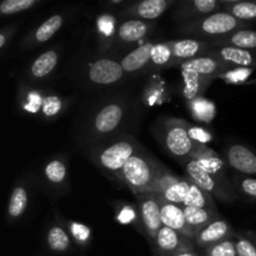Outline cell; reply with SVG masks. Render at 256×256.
Segmentation results:
<instances>
[{
	"mask_svg": "<svg viewBox=\"0 0 256 256\" xmlns=\"http://www.w3.org/2000/svg\"><path fill=\"white\" fill-rule=\"evenodd\" d=\"M132 112V99L126 95H112L100 100L90 110L80 128L82 146L90 149L122 134Z\"/></svg>",
	"mask_w": 256,
	"mask_h": 256,
	"instance_id": "obj_1",
	"label": "cell"
},
{
	"mask_svg": "<svg viewBox=\"0 0 256 256\" xmlns=\"http://www.w3.org/2000/svg\"><path fill=\"white\" fill-rule=\"evenodd\" d=\"M142 148V144L134 136L120 134L88 149V156L105 174L119 180L124 165Z\"/></svg>",
	"mask_w": 256,
	"mask_h": 256,
	"instance_id": "obj_2",
	"label": "cell"
},
{
	"mask_svg": "<svg viewBox=\"0 0 256 256\" xmlns=\"http://www.w3.org/2000/svg\"><path fill=\"white\" fill-rule=\"evenodd\" d=\"M152 132L165 148L179 162L192 159L208 149V145L199 144L190 138L184 119L160 118L152 128Z\"/></svg>",
	"mask_w": 256,
	"mask_h": 256,
	"instance_id": "obj_3",
	"label": "cell"
},
{
	"mask_svg": "<svg viewBox=\"0 0 256 256\" xmlns=\"http://www.w3.org/2000/svg\"><path fill=\"white\" fill-rule=\"evenodd\" d=\"M249 28L250 24L235 19L228 12H216L200 19L184 22L176 28V32L186 36H192V39L212 42L238 30L249 29Z\"/></svg>",
	"mask_w": 256,
	"mask_h": 256,
	"instance_id": "obj_4",
	"label": "cell"
},
{
	"mask_svg": "<svg viewBox=\"0 0 256 256\" xmlns=\"http://www.w3.org/2000/svg\"><path fill=\"white\" fill-rule=\"evenodd\" d=\"M158 164L159 160L142 148L124 165L119 182H124L134 195L152 192Z\"/></svg>",
	"mask_w": 256,
	"mask_h": 256,
	"instance_id": "obj_5",
	"label": "cell"
},
{
	"mask_svg": "<svg viewBox=\"0 0 256 256\" xmlns=\"http://www.w3.org/2000/svg\"><path fill=\"white\" fill-rule=\"evenodd\" d=\"M179 162L184 168L188 179L192 184L196 185L198 188L208 192L214 199H218L224 202H232L239 199L234 188L226 186V185L222 184L216 178L209 174L204 168H202V165L198 164L195 160L186 159Z\"/></svg>",
	"mask_w": 256,
	"mask_h": 256,
	"instance_id": "obj_6",
	"label": "cell"
},
{
	"mask_svg": "<svg viewBox=\"0 0 256 256\" xmlns=\"http://www.w3.org/2000/svg\"><path fill=\"white\" fill-rule=\"evenodd\" d=\"M126 78L120 60L112 56H102L94 60L84 72L85 82L95 88H110L120 84Z\"/></svg>",
	"mask_w": 256,
	"mask_h": 256,
	"instance_id": "obj_7",
	"label": "cell"
},
{
	"mask_svg": "<svg viewBox=\"0 0 256 256\" xmlns=\"http://www.w3.org/2000/svg\"><path fill=\"white\" fill-rule=\"evenodd\" d=\"M156 28L154 22H142L138 19H124L118 22L114 35L110 40L109 49H119L135 45L146 39Z\"/></svg>",
	"mask_w": 256,
	"mask_h": 256,
	"instance_id": "obj_8",
	"label": "cell"
},
{
	"mask_svg": "<svg viewBox=\"0 0 256 256\" xmlns=\"http://www.w3.org/2000/svg\"><path fill=\"white\" fill-rule=\"evenodd\" d=\"M42 180L54 195L65 194L69 189V159L64 154L49 158L42 168Z\"/></svg>",
	"mask_w": 256,
	"mask_h": 256,
	"instance_id": "obj_9",
	"label": "cell"
},
{
	"mask_svg": "<svg viewBox=\"0 0 256 256\" xmlns=\"http://www.w3.org/2000/svg\"><path fill=\"white\" fill-rule=\"evenodd\" d=\"M138 202V212L142 222L144 235L150 242L155 239L158 232L162 226L160 219V199L159 195L146 192L135 195Z\"/></svg>",
	"mask_w": 256,
	"mask_h": 256,
	"instance_id": "obj_10",
	"label": "cell"
},
{
	"mask_svg": "<svg viewBox=\"0 0 256 256\" xmlns=\"http://www.w3.org/2000/svg\"><path fill=\"white\" fill-rule=\"evenodd\" d=\"M224 162L236 174L256 176V150L240 142H230L224 150Z\"/></svg>",
	"mask_w": 256,
	"mask_h": 256,
	"instance_id": "obj_11",
	"label": "cell"
},
{
	"mask_svg": "<svg viewBox=\"0 0 256 256\" xmlns=\"http://www.w3.org/2000/svg\"><path fill=\"white\" fill-rule=\"evenodd\" d=\"M176 4L175 0H142V2H129L126 6L120 12V16L124 19H138L142 22H154L159 19L166 10Z\"/></svg>",
	"mask_w": 256,
	"mask_h": 256,
	"instance_id": "obj_12",
	"label": "cell"
},
{
	"mask_svg": "<svg viewBox=\"0 0 256 256\" xmlns=\"http://www.w3.org/2000/svg\"><path fill=\"white\" fill-rule=\"evenodd\" d=\"M168 45L172 52V68L182 64L194 58L202 56L206 54L209 50L214 48V45L206 40L192 39V38H185L179 40H168Z\"/></svg>",
	"mask_w": 256,
	"mask_h": 256,
	"instance_id": "obj_13",
	"label": "cell"
},
{
	"mask_svg": "<svg viewBox=\"0 0 256 256\" xmlns=\"http://www.w3.org/2000/svg\"><path fill=\"white\" fill-rule=\"evenodd\" d=\"M66 20L68 12H56V14L50 15L48 19H45L42 24L38 25L22 39V49H32V48L40 46V45L48 42L58 32H60Z\"/></svg>",
	"mask_w": 256,
	"mask_h": 256,
	"instance_id": "obj_14",
	"label": "cell"
},
{
	"mask_svg": "<svg viewBox=\"0 0 256 256\" xmlns=\"http://www.w3.org/2000/svg\"><path fill=\"white\" fill-rule=\"evenodd\" d=\"M216 12H222L220 0H184L176 4L172 20L184 24Z\"/></svg>",
	"mask_w": 256,
	"mask_h": 256,
	"instance_id": "obj_15",
	"label": "cell"
},
{
	"mask_svg": "<svg viewBox=\"0 0 256 256\" xmlns=\"http://www.w3.org/2000/svg\"><path fill=\"white\" fill-rule=\"evenodd\" d=\"M30 204V185L29 179L20 178L16 180L10 192L6 206V222L14 224L20 222L26 214Z\"/></svg>",
	"mask_w": 256,
	"mask_h": 256,
	"instance_id": "obj_16",
	"label": "cell"
},
{
	"mask_svg": "<svg viewBox=\"0 0 256 256\" xmlns=\"http://www.w3.org/2000/svg\"><path fill=\"white\" fill-rule=\"evenodd\" d=\"M152 46L154 42H142L128 52L122 59H120V64L126 76H134V75L146 74L152 72Z\"/></svg>",
	"mask_w": 256,
	"mask_h": 256,
	"instance_id": "obj_17",
	"label": "cell"
},
{
	"mask_svg": "<svg viewBox=\"0 0 256 256\" xmlns=\"http://www.w3.org/2000/svg\"><path fill=\"white\" fill-rule=\"evenodd\" d=\"M234 235L235 230L232 229V225L220 216L216 220L209 222L204 228L198 230L195 232L192 242H194L195 246H199L202 249H204V248L215 244V242H219L225 239H229V238H232Z\"/></svg>",
	"mask_w": 256,
	"mask_h": 256,
	"instance_id": "obj_18",
	"label": "cell"
},
{
	"mask_svg": "<svg viewBox=\"0 0 256 256\" xmlns=\"http://www.w3.org/2000/svg\"><path fill=\"white\" fill-rule=\"evenodd\" d=\"M60 60L59 48H50L40 55H38L26 70V80L30 84L46 79L54 72Z\"/></svg>",
	"mask_w": 256,
	"mask_h": 256,
	"instance_id": "obj_19",
	"label": "cell"
},
{
	"mask_svg": "<svg viewBox=\"0 0 256 256\" xmlns=\"http://www.w3.org/2000/svg\"><path fill=\"white\" fill-rule=\"evenodd\" d=\"M205 55L220 60L232 68L256 69V52L234 46H216L209 50Z\"/></svg>",
	"mask_w": 256,
	"mask_h": 256,
	"instance_id": "obj_20",
	"label": "cell"
},
{
	"mask_svg": "<svg viewBox=\"0 0 256 256\" xmlns=\"http://www.w3.org/2000/svg\"><path fill=\"white\" fill-rule=\"evenodd\" d=\"M150 244H152L155 256H168L178 250L192 246L194 242L178 232H174L166 226H162L155 239Z\"/></svg>",
	"mask_w": 256,
	"mask_h": 256,
	"instance_id": "obj_21",
	"label": "cell"
},
{
	"mask_svg": "<svg viewBox=\"0 0 256 256\" xmlns=\"http://www.w3.org/2000/svg\"><path fill=\"white\" fill-rule=\"evenodd\" d=\"M160 199V219H162V226H166L169 229L178 232L179 234L184 235L189 240L194 239L195 232H192L186 224L184 212H182V205L172 204L166 202L159 195Z\"/></svg>",
	"mask_w": 256,
	"mask_h": 256,
	"instance_id": "obj_22",
	"label": "cell"
},
{
	"mask_svg": "<svg viewBox=\"0 0 256 256\" xmlns=\"http://www.w3.org/2000/svg\"><path fill=\"white\" fill-rule=\"evenodd\" d=\"M45 245L50 252L56 255L66 254L72 249V240L59 215L48 225L45 232Z\"/></svg>",
	"mask_w": 256,
	"mask_h": 256,
	"instance_id": "obj_23",
	"label": "cell"
},
{
	"mask_svg": "<svg viewBox=\"0 0 256 256\" xmlns=\"http://www.w3.org/2000/svg\"><path fill=\"white\" fill-rule=\"evenodd\" d=\"M182 72H192L202 76L214 78L216 80V76L220 74H224L228 70L232 69V66L220 62V60L214 59L208 55H202V56L194 58L188 62H184L179 65Z\"/></svg>",
	"mask_w": 256,
	"mask_h": 256,
	"instance_id": "obj_24",
	"label": "cell"
},
{
	"mask_svg": "<svg viewBox=\"0 0 256 256\" xmlns=\"http://www.w3.org/2000/svg\"><path fill=\"white\" fill-rule=\"evenodd\" d=\"M192 159L195 160L198 164L202 165V168H204L209 174L216 178L222 184L226 185V186H232V182L228 180L226 164H225L224 159L220 158L218 152L212 150V148H208L204 152L192 158Z\"/></svg>",
	"mask_w": 256,
	"mask_h": 256,
	"instance_id": "obj_25",
	"label": "cell"
},
{
	"mask_svg": "<svg viewBox=\"0 0 256 256\" xmlns=\"http://www.w3.org/2000/svg\"><path fill=\"white\" fill-rule=\"evenodd\" d=\"M214 48L216 46H234L239 49L256 52V30L254 29H242L238 32H232L229 35L219 38V39L212 40Z\"/></svg>",
	"mask_w": 256,
	"mask_h": 256,
	"instance_id": "obj_26",
	"label": "cell"
},
{
	"mask_svg": "<svg viewBox=\"0 0 256 256\" xmlns=\"http://www.w3.org/2000/svg\"><path fill=\"white\" fill-rule=\"evenodd\" d=\"M44 94L45 92L42 90L29 86L25 82H20L18 89V105L28 115L39 116Z\"/></svg>",
	"mask_w": 256,
	"mask_h": 256,
	"instance_id": "obj_27",
	"label": "cell"
},
{
	"mask_svg": "<svg viewBox=\"0 0 256 256\" xmlns=\"http://www.w3.org/2000/svg\"><path fill=\"white\" fill-rule=\"evenodd\" d=\"M222 12H228L240 22H256V0H220Z\"/></svg>",
	"mask_w": 256,
	"mask_h": 256,
	"instance_id": "obj_28",
	"label": "cell"
},
{
	"mask_svg": "<svg viewBox=\"0 0 256 256\" xmlns=\"http://www.w3.org/2000/svg\"><path fill=\"white\" fill-rule=\"evenodd\" d=\"M182 95L189 100L202 96L205 90L214 82V78L202 76L192 72H182Z\"/></svg>",
	"mask_w": 256,
	"mask_h": 256,
	"instance_id": "obj_29",
	"label": "cell"
},
{
	"mask_svg": "<svg viewBox=\"0 0 256 256\" xmlns=\"http://www.w3.org/2000/svg\"><path fill=\"white\" fill-rule=\"evenodd\" d=\"M68 108V99L54 92H45L39 116L45 122L56 120Z\"/></svg>",
	"mask_w": 256,
	"mask_h": 256,
	"instance_id": "obj_30",
	"label": "cell"
},
{
	"mask_svg": "<svg viewBox=\"0 0 256 256\" xmlns=\"http://www.w3.org/2000/svg\"><path fill=\"white\" fill-rule=\"evenodd\" d=\"M182 212H184L185 220L186 224L189 225L190 229L194 232L198 230L204 228L209 222H214L218 218H220L218 210H206V209H199V208H189V206H182Z\"/></svg>",
	"mask_w": 256,
	"mask_h": 256,
	"instance_id": "obj_31",
	"label": "cell"
},
{
	"mask_svg": "<svg viewBox=\"0 0 256 256\" xmlns=\"http://www.w3.org/2000/svg\"><path fill=\"white\" fill-rule=\"evenodd\" d=\"M188 108L192 112V118L199 122H210L216 115V106L209 99L199 96L188 102Z\"/></svg>",
	"mask_w": 256,
	"mask_h": 256,
	"instance_id": "obj_32",
	"label": "cell"
},
{
	"mask_svg": "<svg viewBox=\"0 0 256 256\" xmlns=\"http://www.w3.org/2000/svg\"><path fill=\"white\" fill-rule=\"evenodd\" d=\"M182 206H189V208H199V209H206V210H216V205H215L214 198L210 196L208 192L198 188L195 184H190L189 192L185 199L184 204Z\"/></svg>",
	"mask_w": 256,
	"mask_h": 256,
	"instance_id": "obj_33",
	"label": "cell"
},
{
	"mask_svg": "<svg viewBox=\"0 0 256 256\" xmlns=\"http://www.w3.org/2000/svg\"><path fill=\"white\" fill-rule=\"evenodd\" d=\"M166 100V86L162 79L154 78L148 82L142 92V102L149 106L162 104Z\"/></svg>",
	"mask_w": 256,
	"mask_h": 256,
	"instance_id": "obj_34",
	"label": "cell"
},
{
	"mask_svg": "<svg viewBox=\"0 0 256 256\" xmlns=\"http://www.w3.org/2000/svg\"><path fill=\"white\" fill-rule=\"evenodd\" d=\"M65 228L68 229L70 238L72 242L80 248H88L89 246L90 242H92V230L89 226L82 224V222H74V220H66L62 219Z\"/></svg>",
	"mask_w": 256,
	"mask_h": 256,
	"instance_id": "obj_35",
	"label": "cell"
},
{
	"mask_svg": "<svg viewBox=\"0 0 256 256\" xmlns=\"http://www.w3.org/2000/svg\"><path fill=\"white\" fill-rule=\"evenodd\" d=\"M232 184L238 196H242L249 202H256V178L235 174L232 176Z\"/></svg>",
	"mask_w": 256,
	"mask_h": 256,
	"instance_id": "obj_36",
	"label": "cell"
},
{
	"mask_svg": "<svg viewBox=\"0 0 256 256\" xmlns=\"http://www.w3.org/2000/svg\"><path fill=\"white\" fill-rule=\"evenodd\" d=\"M190 184H192V182L186 176L180 178L175 184L168 188L160 196L164 200H166V202H172V204L182 205L185 199H186L188 192H189Z\"/></svg>",
	"mask_w": 256,
	"mask_h": 256,
	"instance_id": "obj_37",
	"label": "cell"
},
{
	"mask_svg": "<svg viewBox=\"0 0 256 256\" xmlns=\"http://www.w3.org/2000/svg\"><path fill=\"white\" fill-rule=\"evenodd\" d=\"M172 68V52L166 42H154L152 52V70H165Z\"/></svg>",
	"mask_w": 256,
	"mask_h": 256,
	"instance_id": "obj_38",
	"label": "cell"
},
{
	"mask_svg": "<svg viewBox=\"0 0 256 256\" xmlns=\"http://www.w3.org/2000/svg\"><path fill=\"white\" fill-rule=\"evenodd\" d=\"M42 2L44 0H4L0 2V18L28 12Z\"/></svg>",
	"mask_w": 256,
	"mask_h": 256,
	"instance_id": "obj_39",
	"label": "cell"
},
{
	"mask_svg": "<svg viewBox=\"0 0 256 256\" xmlns=\"http://www.w3.org/2000/svg\"><path fill=\"white\" fill-rule=\"evenodd\" d=\"M115 219H116V222H119L120 224L132 225L134 228H136L138 232H140L144 234L142 222H140L139 212H138V209H135L132 205L124 204V202H120V204H118Z\"/></svg>",
	"mask_w": 256,
	"mask_h": 256,
	"instance_id": "obj_40",
	"label": "cell"
},
{
	"mask_svg": "<svg viewBox=\"0 0 256 256\" xmlns=\"http://www.w3.org/2000/svg\"><path fill=\"white\" fill-rule=\"evenodd\" d=\"M179 179H180L179 176H176L172 170L168 169L162 162H159V164H158V169H156V175H155L154 188H152V194L162 195L168 188L172 186V184H175Z\"/></svg>",
	"mask_w": 256,
	"mask_h": 256,
	"instance_id": "obj_41",
	"label": "cell"
},
{
	"mask_svg": "<svg viewBox=\"0 0 256 256\" xmlns=\"http://www.w3.org/2000/svg\"><path fill=\"white\" fill-rule=\"evenodd\" d=\"M118 25V20L110 14L102 15L98 20V28H99V35L102 39V46L108 48L109 49L110 40H112V35H114L115 28Z\"/></svg>",
	"mask_w": 256,
	"mask_h": 256,
	"instance_id": "obj_42",
	"label": "cell"
},
{
	"mask_svg": "<svg viewBox=\"0 0 256 256\" xmlns=\"http://www.w3.org/2000/svg\"><path fill=\"white\" fill-rule=\"evenodd\" d=\"M202 255L204 256H238L236 249H235L234 236L204 248V249H202Z\"/></svg>",
	"mask_w": 256,
	"mask_h": 256,
	"instance_id": "obj_43",
	"label": "cell"
},
{
	"mask_svg": "<svg viewBox=\"0 0 256 256\" xmlns=\"http://www.w3.org/2000/svg\"><path fill=\"white\" fill-rule=\"evenodd\" d=\"M255 70L256 69H250V68H232V69L228 70L224 74L218 75L216 79L224 80L228 84H245L246 80L249 79L250 75H252Z\"/></svg>",
	"mask_w": 256,
	"mask_h": 256,
	"instance_id": "obj_44",
	"label": "cell"
},
{
	"mask_svg": "<svg viewBox=\"0 0 256 256\" xmlns=\"http://www.w3.org/2000/svg\"><path fill=\"white\" fill-rule=\"evenodd\" d=\"M234 242L238 256H256V245L242 232H235Z\"/></svg>",
	"mask_w": 256,
	"mask_h": 256,
	"instance_id": "obj_45",
	"label": "cell"
},
{
	"mask_svg": "<svg viewBox=\"0 0 256 256\" xmlns=\"http://www.w3.org/2000/svg\"><path fill=\"white\" fill-rule=\"evenodd\" d=\"M184 124H185V128H186L188 132H189L190 138H192L194 142H199V144H202V145H206L208 142L212 139V134H210L208 130L202 129V128L195 126V125L188 122L186 120H184Z\"/></svg>",
	"mask_w": 256,
	"mask_h": 256,
	"instance_id": "obj_46",
	"label": "cell"
},
{
	"mask_svg": "<svg viewBox=\"0 0 256 256\" xmlns=\"http://www.w3.org/2000/svg\"><path fill=\"white\" fill-rule=\"evenodd\" d=\"M16 29H18L16 24L6 25V26L0 29V52H2L8 44H9V42L12 39L15 32H16Z\"/></svg>",
	"mask_w": 256,
	"mask_h": 256,
	"instance_id": "obj_47",
	"label": "cell"
},
{
	"mask_svg": "<svg viewBox=\"0 0 256 256\" xmlns=\"http://www.w3.org/2000/svg\"><path fill=\"white\" fill-rule=\"evenodd\" d=\"M168 256H200V255L198 254L195 245H192V246L184 248V249H182V250H178V252H172V254H170Z\"/></svg>",
	"mask_w": 256,
	"mask_h": 256,
	"instance_id": "obj_48",
	"label": "cell"
},
{
	"mask_svg": "<svg viewBox=\"0 0 256 256\" xmlns=\"http://www.w3.org/2000/svg\"><path fill=\"white\" fill-rule=\"evenodd\" d=\"M242 235L248 238L249 240H252V242L256 245V232H252V230H245V232H242Z\"/></svg>",
	"mask_w": 256,
	"mask_h": 256,
	"instance_id": "obj_49",
	"label": "cell"
},
{
	"mask_svg": "<svg viewBox=\"0 0 256 256\" xmlns=\"http://www.w3.org/2000/svg\"><path fill=\"white\" fill-rule=\"evenodd\" d=\"M202 256H204V255H202Z\"/></svg>",
	"mask_w": 256,
	"mask_h": 256,
	"instance_id": "obj_50",
	"label": "cell"
}]
</instances>
